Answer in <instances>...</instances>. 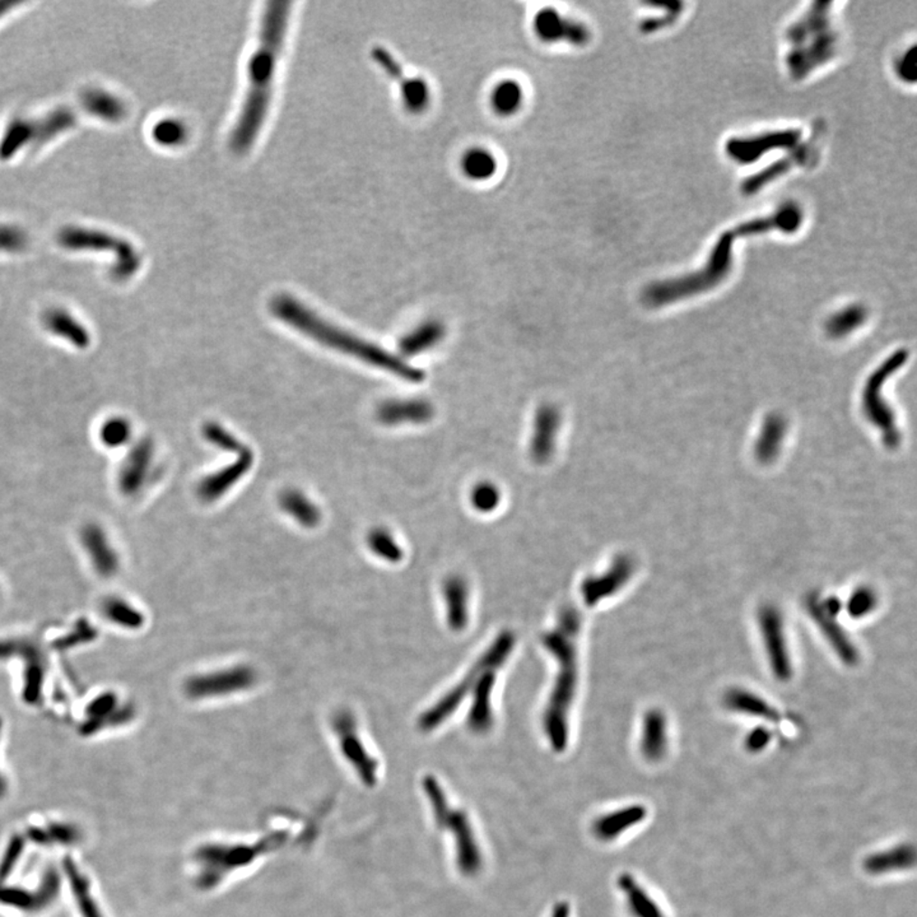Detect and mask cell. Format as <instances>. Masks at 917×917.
I'll return each mask as SVG.
<instances>
[{"instance_id":"obj_1","label":"cell","mask_w":917,"mask_h":917,"mask_svg":"<svg viewBox=\"0 0 917 917\" xmlns=\"http://www.w3.org/2000/svg\"><path fill=\"white\" fill-rule=\"evenodd\" d=\"M291 8L292 3L288 2H268L264 5L257 48L249 59L245 96L230 134L231 149L237 155L251 151L269 114L274 80L285 46Z\"/></svg>"},{"instance_id":"obj_2","label":"cell","mask_w":917,"mask_h":917,"mask_svg":"<svg viewBox=\"0 0 917 917\" xmlns=\"http://www.w3.org/2000/svg\"><path fill=\"white\" fill-rule=\"evenodd\" d=\"M271 310L283 323L288 324L326 347L352 355L371 366L389 371L407 382L421 383L424 379L422 371L411 366L403 358L390 354L373 343L362 341L357 336L320 319L317 315L291 296H279L274 299Z\"/></svg>"},{"instance_id":"obj_3","label":"cell","mask_w":917,"mask_h":917,"mask_svg":"<svg viewBox=\"0 0 917 917\" xmlns=\"http://www.w3.org/2000/svg\"><path fill=\"white\" fill-rule=\"evenodd\" d=\"M795 223L797 222H795V216L791 209L782 205L776 211V213H772V216L756 218V220L742 224L735 230L723 233L713 254H711L707 267L704 270L695 274V277L655 283V285L648 287L644 292V301L648 306L657 307V306L676 301V299L683 298V295L713 287L728 273L730 261H732L733 241L738 236L761 235V233L770 232L773 230L791 233L795 229Z\"/></svg>"},{"instance_id":"obj_4","label":"cell","mask_w":917,"mask_h":917,"mask_svg":"<svg viewBox=\"0 0 917 917\" xmlns=\"http://www.w3.org/2000/svg\"><path fill=\"white\" fill-rule=\"evenodd\" d=\"M832 3L817 2L786 31L789 73L803 80L817 68L828 63L838 50V33L831 20Z\"/></svg>"},{"instance_id":"obj_5","label":"cell","mask_w":917,"mask_h":917,"mask_svg":"<svg viewBox=\"0 0 917 917\" xmlns=\"http://www.w3.org/2000/svg\"><path fill=\"white\" fill-rule=\"evenodd\" d=\"M423 789L431 803L433 818L438 828L446 829L454 835L458 870L464 875L478 874L482 869L483 857L469 817L464 810L452 809L438 780L432 776H427L423 780Z\"/></svg>"},{"instance_id":"obj_6","label":"cell","mask_w":917,"mask_h":917,"mask_svg":"<svg viewBox=\"0 0 917 917\" xmlns=\"http://www.w3.org/2000/svg\"><path fill=\"white\" fill-rule=\"evenodd\" d=\"M58 243L71 251L114 252L115 261L110 276L117 282H126L132 279L142 264L139 252L132 243L105 231L78 226L64 227L59 231Z\"/></svg>"},{"instance_id":"obj_7","label":"cell","mask_w":917,"mask_h":917,"mask_svg":"<svg viewBox=\"0 0 917 917\" xmlns=\"http://www.w3.org/2000/svg\"><path fill=\"white\" fill-rule=\"evenodd\" d=\"M258 679L254 667L240 664L190 676L184 691L190 700H213L249 691L257 685Z\"/></svg>"},{"instance_id":"obj_8","label":"cell","mask_w":917,"mask_h":917,"mask_svg":"<svg viewBox=\"0 0 917 917\" xmlns=\"http://www.w3.org/2000/svg\"><path fill=\"white\" fill-rule=\"evenodd\" d=\"M332 728L334 734L338 738L339 750L343 757L351 763L364 782L373 784L376 781L379 764L362 741L354 714L347 709L336 711L332 717Z\"/></svg>"},{"instance_id":"obj_9","label":"cell","mask_w":917,"mask_h":917,"mask_svg":"<svg viewBox=\"0 0 917 917\" xmlns=\"http://www.w3.org/2000/svg\"><path fill=\"white\" fill-rule=\"evenodd\" d=\"M373 56L376 64H379L380 68L401 86L405 110L413 115H421L427 111L432 99L430 84L421 77H405L401 64L390 54L389 50L382 46L373 48Z\"/></svg>"},{"instance_id":"obj_10","label":"cell","mask_w":917,"mask_h":917,"mask_svg":"<svg viewBox=\"0 0 917 917\" xmlns=\"http://www.w3.org/2000/svg\"><path fill=\"white\" fill-rule=\"evenodd\" d=\"M800 130H779L758 134V136L743 137L730 139L726 145V153L733 161L739 165H751L760 160L767 152L776 149H791L799 145Z\"/></svg>"},{"instance_id":"obj_11","label":"cell","mask_w":917,"mask_h":917,"mask_svg":"<svg viewBox=\"0 0 917 917\" xmlns=\"http://www.w3.org/2000/svg\"><path fill=\"white\" fill-rule=\"evenodd\" d=\"M535 35L545 43H566L570 45H588L591 33L582 22L564 17L557 9L543 8L535 14L533 22Z\"/></svg>"},{"instance_id":"obj_12","label":"cell","mask_w":917,"mask_h":917,"mask_svg":"<svg viewBox=\"0 0 917 917\" xmlns=\"http://www.w3.org/2000/svg\"><path fill=\"white\" fill-rule=\"evenodd\" d=\"M561 411L554 404H543L536 411L530 441V457L536 464H547L553 458L560 433Z\"/></svg>"},{"instance_id":"obj_13","label":"cell","mask_w":917,"mask_h":917,"mask_svg":"<svg viewBox=\"0 0 917 917\" xmlns=\"http://www.w3.org/2000/svg\"><path fill=\"white\" fill-rule=\"evenodd\" d=\"M61 891V878L55 869H49L43 875L39 890L30 892L22 888L0 887V903L15 909L37 912L54 903Z\"/></svg>"},{"instance_id":"obj_14","label":"cell","mask_w":917,"mask_h":917,"mask_svg":"<svg viewBox=\"0 0 917 917\" xmlns=\"http://www.w3.org/2000/svg\"><path fill=\"white\" fill-rule=\"evenodd\" d=\"M153 452L152 441L148 439L140 440L133 446L118 473L121 494L134 496L142 489L151 470Z\"/></svg>"},{"instance_id":"obj_15","label":"cell","mask_w":917,"mask_h":917,"mask_svg":"<svg viewBox=\"0 0 917 917\" xmlns=\"http://www.w3.org/2000/svg\"><path fill=\"white\" fill-rule=\"evenodd\" d=\"M435 410L424 399H401L385 402L377 411L380 422L388 426L396 424H422L432 420Z\"/></svg>"},{"instance_id":"obj_16","label":"cell","mask_w":917,"mask_h":917,"mask_svg":"<svg viewBox=\"0 0 917 917\" xmlns=\"http://www.w3.org/2000/svg\"><path fill=\"white\" fill-rule=\"evenodd\" d=\"M251 464V452L245 449L235 463L230 464L224 469L203 480L198 489L201 500L204 502L217 501L249 472Z\"/></svg>"},{"instance_id":"obj_17","label":"cell","mask_w":917,"mask_h":917,"mask_svg":"<svg viewBox=\"0 0 917 917\" xmlns=\"http://www.w3.org/2000/svg\"><path fill=\"white\" fill-rule=\"evenodd\" d=\"M816 143L812 140V142L799 147L797 149V153H792L791 156L784 158V160H780L775 165H772V166L761 171L756 176H752L750 179L745 180L743 184L745 194L752 195L753 193L760 192L763 186H766L767 184L771 183L773 180L779 179L780 176L790 171L792 167L799 166V165L804 166V165L816 160L817 155H818Z\"/></svg>"},{"instance_id":"obj_18","label":"cell","mask_w":917,"mask_h":917,"mask_svg":"<svg viewBox=\"0 0 917 917\" xmlns=\"http://www.w3.org/2000/svg\"><path fill=\"white\" fill-rule=\"evenodd\" d=\"M647 816L648 810L644 806L636 804V806L626 807L623 809L616 810V812L599 817L592 826V832L599 840H616L620 835L641 823L647 818Z\"/></svg>"},{"instance_id":"obj_19","label":"cell","mask_w":917,"mask_h":917,"mask_svg":"<svg viewBox=\"0 0 917 917\" xmlns=\"http://www.w3.org/2000/svg\"><path fill=\"white\" fill-rule=\"evenodd\" d=\"M43 323L48 332L70 342L76 348L84 349L90 345L89 330L63 308H52L46 311Z\"/></svg>"},{"instance_id":"obj_20","label":"cell","mask_w":917,"mask_h":917,"mask_svg":"<svg viewBox=\"0 0 917 917\" xmlns=\"http://www.w3.org/2000/svg\"><path fill=\"white\" fill-rule=\"evenodd\" d=\"M915 862V847L912 845L903 844L890 850L870 855L864 860L863 866L869 874L881 875L912 868Z\"/></svg>"},{"instance_id":"obj_21","label":"cell","mask_w":917,"mask_h":917,"mask_svg":"<svg viewBox=\"0 0 917 917\" xmlns=\"http://www.w3.org/2000/svg\"><path fill=\"white\" fill-rule=\"evenodd\" d=\"M80 102L84 110L93 117L108 121V123H120L128 114L127 105L121 101L114 93L101 89H90L84 90L80 96Z\"/></svg>"},{"instance_id":"obj_22","label":"cell","mask_w":917,"mask_h":917,"mask_svg":"<svg viewBox=\"0 0 917 917\" xmlns=\"http://www.w3.org/2000/svg\"><path fill=\"white\" fill-rule=\"evenodd\" d=\"M761 623H762L763 635L766 633L767 642H769V654L771 657L773 669L778 672L780 676L786 678L790 675V663H789L788 650H786L784 642L781 620H780L778 614L773 613L772 610H766V613L761 617Z\"/></svg>"},{"instance_id":"obj_23","label":"cell","mask_w":917,"mask_h":917,"mask_svg":"<svg viewBox=\"0 0 917 917\" xmlns=\"http://www.w3.org/2000/svg\"><path fill=\"white\" fill-rule=\"evenodd\" d=\"M35 142V118H14L0 138V160L8 161L18 151Z\"/></svg>"},{"instance_id":"obj_24","label":"cell","mask_w":917,"mask_h":917,"mask_svg":"<svg viewBox=\"0 0 917 917\" xmlns=\"http://www.w3.org/2000/svg\"><path fill=\"white\" fill-rule=\"evenodd\" d=\"M446 327L440 320H427L404 336L401 351L404 355H416L432 349L445 338Z\"/></svg>"},{"instance_id":"obj_25","label":"cell","mask_w":917,"mask_h":917,"mask_svg":"<svg viewBox=\"0 0 917 917\" xmlns=\"http://www.w3.org/2000/svg\"><path fill=\"white\" fill-rule=\"evenodd\" d=\"M77 124L76 112L67 106H61L48 112L42 118H35V142L33 146L43 147L50 140L55 139L68 130L73 129Z\"/></svg>"},{"instance_id":"obj_26","label":"cell","mask_w":917,"mask_h":917,"mask_svg":"<svg viewBox=\"0 0 917 917\" xmlns=\"http://www.w3.org/2000/svg\"><path fill=\"white\" fill-rule=\"evenodd\" d=\"M619 887L626 894L627 904L633 917H666L661 912L659 904L655 903L632 875H619Z\"/></svg>"},{"instance_id":"obj_27","label":"cell","mask_w":917,"mask_h":917,"mask_svg":"<svg viewBox=\"0 0 917 917\" xmlns=\"http://www.w3.org/2000/svg\"><path fill=\"white\" fill-rule=\"evenodd\" d=\"M280 508L304 528L313 529L321 522L320 508L298 491H287L280 496Z\"/></svg>"},{"instance_id":"obj_28","label":"cell","mask_w":917,"mask_h":917,"mask_svg":"<svg viewBox=\"0 0 917 917\" xmlns=\"http://www.w3.org/2000/svg\"><path fill=\"white\" fill-rule=\"evenodd\" d=\"M461 168L468 179L487 181L497 173L498 162L496 156L483 147H473L464 153Z\"/></svg>"},{"instance_id":"obj_29","label":"cell","mask_w":917,"mask_h":917,"mask_svg":"<svg viewBox=\"0 0 917 917\" xmlns=\"http://www.w3.org/2000/svg\"><path fill=\"white\" fill-rule=\"evenodd\" d=\"M524 90L515 80H504L496 84L491 93V106L496 114L508 118L522 110Z\"/></svg>"},{"instance_id":"obj_30","label":"cell","mask_w":917,"mask_h":917,"mask_svg":"<svg viewBox=\"0 0 917 917\" xmlns=\"http://www.w3.org/2000/svg\"><path fill=\"white\" fill-rule=\"evenodd\" d=\"M64 870L65 874L70 879L71 891H73L74 896H76L78 909H80L82 916L102 917L98 903H96L92 894H90L89 879L80 874L76 863L70 859V857L64 860Z\"/></svg>"},{"instance_id":"obj_31","label":"cell","mask_w":917,"mask_h":917,"mask_svg":"<svg viewBox=\"0 0 917 917\" xmlns=\"http://www.w3.org/2000/svg\"><path fill=\"white\" fill-rule=\"evenodd\" d=\"M666 748V722L657 714H653L647 720L642 739V752L651 761L663 757Z\"/></svg>"},{"instance_id":"obj_32","label":"cell","mask_w":917,"mask_h":917,"mask_svg":"<svg viewBox=\"0 0 917 917\" xmlns=\"http://www.w3.org/2000/svg\"><path fill=\"white\" fill-rule=\"evenodd\" d=\"M367 545L376 557L385 562L398 563L403 558V549L389 530L373 529L367 536Z\"/></svg>"},{"instance_id":"obj_33","label":"cell","mask_w":917,"mask_h":917,"mask_svg":"<svg viewBox=\"0 0 917 917\" xmlns=\"http://www.w3.org/2000/svg\"><path fill=\"white\" fill-rule=\"evenodd\" d=\"M28 837L39 845H73L80 840V831L70 825H52L48 829L33 827L27 831Z\"/></svg>"},{"instance_id":"obj_34","label":"cell","mask_w":917,"mask_h":917,"mask_svg":"<svg viewBox=\"0 0 917 917\" xmlns=\"http://www.w3.org/2000/svg\"><path fill=\"white\" fill-rule=\"evenodd\" d=\"M130 436L132 429L126 418L112 417L106 421L99 430V439L108 448L117 449L126 445Z\"/></svg>"},{"instance_id":"obj_35","label":"cell","mask_w":917,"mask_h":917,"mask_svg":"<svg viewBox=\"0 0 917 917\" xmlns=\"http://www.w3.org/2000/svg\"><path fill=\"white\" fill-rule=\"evenodd\" d=\"M501 492L494 483L483 482L474 487L472 504L480 513H492L500 505Z\"/></svg>"},{"instance_id":"obj_36","label":"cell","mask_w":917,"mask_h":917,"mask_svg":"<svg viewBox=\"0 0 917 917\" xmlns=\"http://www.w3.org/2000/svg\"><path fill=\"white\" fill-rule=\"evenodd\" d=\"M27 245L28 237L24 230L11 224H0V251L21 252Z\"/></svg>"},{"instance_id":"obj_37","label":"cell","mask_w":917,"mask_h":917,"mask_svg":"<svg viewBox=\"0 0 917 917\" xmlns=\"http://www.w3.org/2000/svg\"><path fill=\"white\" fill-rule=\"evenodd\" d=\"M185 128L176 120L160 121L153 129V137L164 146L177 145L181 139L185 138Z\"/></svg>"},{"instance_id":"obj_38","label":"cell","mask_w":917,"mask_h":917,"mask_svg":"<svg viewBox=\"0 0 917 917\" xmlns=\"http://www.w3.org/2000/svg\"><path fill=\"white\" fill-rule=\"evenodd\" d=\"M205 438L212 444L217 445L218 448L223 449V450L242 452L246 448H243L241 442L236 438H233L231 433L223 430L222 427L217 426V424H209L204 430Z\"/></svg>"},{"instance_id":"obj_39","label":"cell","mask_w":917,"mask_h":917,"mask_svg":"<svg viewBox=\"0 0 917 917\" xmlns=\"http://www.w3.org/2000/svg\"><path fill=\"white\" fill-rule=\"evenodd\" d=\"M24 847V840L20 835L14 836L12 840L9 841L7 850H5L2 863H0V883L7 881L8 875L11 874L15 864L20 860Z\"/></svg>"},{"instance_id":"obj_40","label":"cell","mask_w":917,"mask_h":917,"mask_svg":"<svg viewBox=\"0 0 917 917\" xmlns=\"http://www.w3.org/2000/svg\"><path fill=\"white\" fill-rule=\"evenodd\" d=\"M873 605H874V601L872 599V592H857L851 599L850 613L856 617L863 616V614H866V611L870 610Z\"/></svg>"},{"instance_id":"obj_41","label":"cell","mask_w":917,"mask_h":917,"mask_svg":"<svg viewBox=\"0 0 917 917\" xmlns=\"http://www.w3.org/2000/svg\"><path fill=\"white\" fill-rule=\"evenodd\" d=\"M916 49L912 48L910 52L903 56L898 65V74L907 80V73L911 74V80H915L916 78Z\"/></svg>"},{"instance_id":"obj_42","label":"cell","mask_w":917,"mask_h":917,"mask_svg":"<svg viewBox=\"0 0 917 917\" xmlns=\"http://www.w3.org/2000/svg\"><path fill=\"white\" fill-rule=\"evenodd\" d=\"M767 743H769V733L764 730V732H756L753 733V735H751L750 742H748V747H750L752 751H760L762 750L764 745Z\"/></svg>"},{"instance_id":"obj_43","label":"cell","mask_w":917,"mask_h":917,"mask_svg":"<svg viewBox=\"0 0 917 917\" xmlns=\"http://www.w3.org/2000/svg\"><path fill=\"white\" fill-rule=\"evenodd\" d=\"M551 917H570V906L566 903H558L554 906Z\"/></svg>"},{"instance_id":"obj_44","label":"cell","mask_w":917,"mask_h":917,"mask_svg":"<svg viewBox=\"0 0 917 917\" xmlns=\"http://www.w3.org/2000/svg\"><path fill=\"white\" fill-rule=\"evenodd\" d=\"M17 5H20V3H18V2H0V18L5 17V15L7 14L8 12H11L12 9H14V7H17Z\"/></svg>"}]
</instances>
